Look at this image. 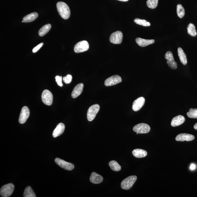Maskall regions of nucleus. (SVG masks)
Wrapping results in <instances>:
<instances>
[{
    "instance_id": "nucleus-28",
    "label": "nucleus",
    "mask_w": 197,
    "mask_h": 197,
    "mask_svg": "<svg viewBox=\"0 0 197 197\" xmlns=\"http://www.w3.org/2000/svg\"><path fill=\"white\" fill-rule=\"evenodd\" d=\"M134 22L139 25L146 26V27L150 26V23L144 19H136L134 20Z\"/></svg>"
},
{
    "instance_id": "nucleus-33",
    "label": "nucleus",
    "mask_w": 197,
    "mask_h": 197,
    "mask_svg": "<svg viewBox=\"0 0 197 197\" xmlns=\"http://www.w3.org/2000/svg\"><path fill=\"white\" fill-rule=\"evenodd\" d=\"M43 45V43H41L40 44H39L38 45L36 46L35 47H34L33 49V53H36L37 52L39 49H40L41 47H42V46Z\"/></svg>"
},
{
    "instance_id": "nucleus-18",
    "label": "nucleus",
    "mask_w": 197,
    "mask_h": 197,
    "mask_svg": "<svg viewBox=\"0 0 197 197\" xmlns=\"http://www.w3.org/2000/svg\"><path fill=\"white\" fill-rule=\"evenodd\" d=\"M185 121V118L184 116L181 115H179L173 118L171 123V125L172 127H176L183 124Z\"/></svg>"
},
{
    "instance_id": "nucleus-10",
    "label": "nucleus",
    "mask_w": 197,
    "mask_h": 197,
    "mask_svg": "<svg viewBox=\"0 0 197 197\" xmlns=\"http://www.w3.org/2000/svg\"><path fill=\"white\" fill-rule=\"evenodd\" d=\"M122 81V79L119 75L113 76L107 79L104 82V84L106 86H111L117 84Z\"/></svg>"
},
{
    "instance_id": "nucleus-14",
    "label": "nucleus",
    "mask_w": 197,
    "mask_h": 197,
    "mask_svg": "<svg viewBox=\"0 0 197 197\" xmlns=\"http://www.w3.org/2000/svg\"><path fill=\"white\" fill-rule=\"evenodd\" d=\"M195 139V136L193 135L187 133H181L178 134L176 137V140L177 141H190Z\"/></svg>"
},
{
    "instance_id": "nucleus-1",
    "label": "nucleus",
    "mask_w": 197,
    "mask_h": 197,
    "mask_svg": "<svg viewBox=\"0 0 197 197\" xmlns=\"http://www.w3.org/2000/svg\"><path fill=\"white\" fill-rule=\"evenodd\" d=\"M57 8L59 15L62 19H67L70 18V10L66 3L62 1H59L57 3Z\"/></svg>"
},
{
    "instance_id": "nucleus-27",
    "label": "nucleus",
    "mask_w": 197,
    "mask_h": 197,
    "mask_svg": "<svg viewBox=\"0 0 197 197\" xmlns=\"http://www.w3.org/2000/svg\"><path fill=\"white\" fill-rule=\"evenodd\" d=\"M177 13L179 17L181 19L185 15V10L181 4H178L177 6Z\"/></svg>"
},
{
    "instance_id": "nucleus-22",
    "label": "nucleus",
    "mask_w": 197,
    "mask_h": 197,
    "mask_svg": "<svg viewBox=\"0 0 197 197\" xmlns=\"http://www.w3.org/2000/svg\"><path fill=\"white\" fill-rule=\"evenodd\" d=\"M178 54L180 59L181 62L184 65H186L187 63V56L184 52L181 47H178Z\"/></svg>"
},
{
    "instance_id": "nucleus-34",
    "label": "nucleus",
    "mask_w": 197,
    "mask_h": 197,
    "mask_svg": "<svg viewBox=\"0 0 197 197\" xmlns=\"http://www.w3.org/2000/svg\"><path fill=\"white\" fill-rule=\"evenodd\" d=\"M195 168H196V165H195L194 164H193L190 165V170H195Z\"/></svg>"
},
{
    "instance_id": "nucleus-26",
    "label": "nucleus",
    "mask_w": 197,
    "mask_h": 197,
    "mask_svg": "<svg viewBox=\"0 0 197 197\" xmlns=\"http://www.w3.org/2000/svg\"><path fill=\"white\" fill-rule=\"evenodd\" d=\"M187 32L190 36L195 37L197 35V32L195 27L194 24L190 23L187 27Z\"/></svg>"
},
{
    "instance_id": "nucleus-12",
    "label": "nucleus",
    "mask_w": 197,
    "mask_h": 197,
    "mask_svg": "<svg viewBox=\"0 0 197 197\" xmlns=\"http://www.w3.org/2000/svg\"><path fill=\"white\" fill-rule=\"evenodd\" d=\"M30 116V111L29 108L26 106H24L21 110L20 114L19 122L20 124H24L26 122Z\"/></svg>"
},
{
    "instance_id": "nucleus-30",
    "label": "nucleus",
    "mask_w": 197,
    "mask_h": 197,
    "mask_svg": "<svg viewBox=\"0 0 197 197\" xmlns=\"http://www.w3.org/2000/svg\"><path fill=\"white\" fill-rule=\"evenodd\" d=\"M187 116L191 118H197V108H190L189 111L187 113Z\"/></svg>"
},
{
    "instance_id": "nucleus-9",
    "label": "nucleus",
    "mask_w": 197,
    "mask_h": 197,
    "mask_svg": "<svg viewBox=\"0 0 197 197\" xmlns=\"http://www.w3.org/2000/svg\"><path fill=\"white\" fill-rule=\"evenodd\" d=\"M55 162L59 166L65 170H72L74 168L75 166L73 164L65 161L58 158L55 159Z\"/></svg>"
},
{
    "instance_id": "nucleus-11",
    "label": "nucleus",
    "mask_w": 197,
    "mask_h": 197,
    "mask_svg": "<svg viewBox=\"0 0 197 197\" xmlns=\"http://www.w3.org/2000/svg\"><path fill=\"white\" fill-rule=\"evenodd\" d=\"M165 58L167 59V63L171 69L175 70L177 68V62L174 60L173 54L170 51L167 52L165 56Z\"/></svg>"
},
{
    "instance_id": "nucleus-7",
    "label": "nucleus",
    "mask_w": 197,
    "mask_h": 197,
    "mask_svg": "<svg viewBox=\"0 0 197 197\" xmlns=\"http://www.w3.org/2000/svg\"><path fill=\"white\" fill-rule=\"evenodd\" d=\"M42 100L44 104L50 106L52 104L53 96L52 93L48 90H44L42 94Z\"/></svg>"
},
{
    "instance_id": "nucleus-25",
    "label": "nucleus",
    "mask_w": 197,
    "mask_h": 197,
    "mask_svg": "<svg viewBox=\"0 0 197 197\" xmlns=\"http://www.w3.org/2000/svg\"><path fill=\"white\" fill-rule=\"evenodd\" d=\"M24 197H36V195L32 188L30 186L26 187L24 193Z\"/></svg>"
},
{
    "instance_id": "nucleus-36",
    "label": "nucleus",
    "mask_w": 197,
    "mask_h": 197,
    "mask_svg": "<svg viewBox=\"0 0 197 197\" xmlns=\"http://www.w3.org/2000/svg\"><path fill=\"white\" fill-rule=\"evenodd\" d=\"M118 1H127L129 0H118Z\"/></svg>"
},
{
    "instance_id": "nucleus-23",
    "label": "nucleus",
    "mask_w": 197,
    "mask_h": 197,
    "mask_svg": "<svg viewBox=\"0 0 197 197\" xmlns=\"http://www.w3.org/2000/svg\"><path fill=\"white\" fill-rule=\"evenodd\" d=\"M51 28V25L50 24H47L43 26L39 31V35L41 37L45 35L50 30Z\"/></svg>"
},
{
    "instance_id": "nucleus-21",
    "label": "nucleus",
    "mask_w": 197,
    "mask_h": 197,
    "mask_svg": "<svg viewBox=\"0 0 197 197\" xmlns=\"http://www.w3.org/2000/svg\"><path fill=\"white\" fill-rule=\"evenodd\" d=\"M132 153L135 157L138 158L145 157L147 155V151L142 149H134L133 150Z\"/></svg>"
},
{
    "instance_id": "nucleus-17",
    "label": "nucleus",
    "mask_w": 197,
    "mask_h": 197,
    "mask_svg": "<svg viewBox=\"0 0 197 197\" xmlns=\"http://www.w3.org/2000/svg\"><path fill=\"white\" fill-rule=\"evenodd\" d=\"M84 87V84L83 83H80L75 87L72 92L71 96L73 98L78 97L83 92Z\"/></svg>"
},
{
    "instance_id": "nucleus-3",
    "label": "nucleus",
    "mask_w": 197,
    "mask_h": 197,
    "mask_svg": "<svg viewBox=\"0 0 197 197\" xmlns=\"http://www.w3.org/2000/svg\"><path fill=\"white\" fill-rule=\"evenodd\" d=\"M14 185L12 183L7 184L1 187L0 190V194L3 197L10 196L14 191Z\"/></svg>"
},
{
    "instance_id": "nucleus-32",
    "label": "nucleus",
    "mask_w": 197,
    "mask_h": 197,
    "mask_svg": "<svg viewBox=\"0 0 197 197\" xmlns=\"http://www.w3.org/2000/svg\"><path fill=\"white\" fill-rule=\"evenodd\" d=\"M62 76H57L55 77L56 81L59 86L62 87L63 86V84L62 83Z\"/></svg>"
},
{
    "instance_id": "nucleus-15",
    "label": "nucleus",
    "mask_w": 197,
    "mask_h": 197,
    "mask_svg": "<svg viewBox=\"0 0 197 197\" xmlns=\"http://www.w3.org/2000/svg\"><path fill=\"white\" fill-rule=\"evenodd\" d=\"M136 41L138 45L142 47L154 44L155 42V41L153 39H146L140 38H137L136 39Z\"/></svg>"
},
{
    "instance_id": "nucleus-35",
    "label": "nucleus",
    "mask_w": 197,
    "mask_h": 197,
    "mask_svg": "<svg viewBox=\"0 0 197 197\" xmlns=\"http://www.w3.org/2000/svg\"><path fill=\"white\" fill-rule=\"evenodd\" d=\"M194 129L195 130H197V123L194 125Z\"/></svg>"
},
{
    "instance_id": "nucleus-20",
    "label": "nucleus",
    "mask_w": 197,
    "mask_h": 197,
    "mask_svg": "<svg viewBox=\"0 0 197 197\" xmlns=\"http://www.w3.org/2000/svg\"><path fill=\"white\" fill-rule=\"evenodd\" d=\"M38 17V14L34 12L31 13L23 18L22 22L28 23L33 22Z\"/></svg>"
},
{
    "instance_id": "nucleus-29",
    "label": "nucleus",
    "mask_w": 197,
    "mask_h": 197,
    "mask_svg": "<svg viewBox=\"0 0 197 197\" xmlns=\"http://www.w3.org/2000/svg\"><path fill=\"white\" fill-rule=\"evenodd\" d=\"M158 1V0H147V5L150 9H155L157 6Z\"/></svg>"
},
{
    "instance_id": "nucleus-8",
    "label": "nucleus",
    "mask_w": 197,
    "mask_h": 197,
    "mask_svg": "<svg viewBox=\"0 0 197 197\" xmlns=\"http://www.w3.org/2000/svg\"><path fill=\"white\" fill-rule=\"evenodd\" d=\"M123 35L121 31H116L113 33L110 38V41L114 44H120L122 41Z\"/></svg>"
},
{
    "instance_id": "nucleus-5",
    "label": "nucleus",
    "mask_w": 197,
    "mask_h": 197,
    "mask_svg": "<svg viewBox=\"0 0 197 197\" xmlns=\"http://www.w3.org/2000/svg\"><path fill=\"white\" fill-rule=\"evenodd\" d=\"M133 130L139 134H146L150 131V127L147 124L141 123L135 126L133 128Z\"/></svg>"
},
{
    "instance_id": "nucleus-4",
    "label": "nucleus",
    "mask_w": 197,
    "mask_h": 197,
    "mask_svg": "<svg viewBox=\"0 0 197 197\" xmlns=\"http://www.w3.org/2000/svg\"><path fill=\"white\" fill-rule=\"evenodd\" d=\"M100 110V106L98 104L92 105L89 108L87 113V118L89 121H93L96 117Z\"/></svg>"
},
{
    "instance_id": "nucleus-31",
    "label": "nucleus",
    "mask_w": 197,
    "mask_h": 197,
    "mask_svg": "<svg viewBox=\"0 0 197 197\" xmlns=\"http://www.w3.org/2000/svg\"><path fill=\"white\" fill-rule=\"evenodd\" d=\"M63 80L64 82L66 84L70 83H71L72 80V77L71 75H68L66 76L63 77Z\"/></svg>"
},
{
    "instance_id": "nucleus-24",
    "label": "nucleus",
    "mask_w": 197,
    "mask_h": 197,
    "mask_svg": "<svg viewBox=\"0 0 197 197\" xmlns=\"http://www.w3.org/2000/svg\"><path fill=\"white\" fill-rule=\"evenodd\" d=\"M109 165L111 167V170L114 171H119L121 170V167L118 163L117 162L115 161H111L109 163Z\"/></svg>"
},
{
    "instance_id": "nucleus-13",
    "label": "nucleus",
    "mask_w": 197,
    "mask_h": 197,
    "mask_svg": "<svg viewBox=\"0 0 197 197\" xmlns=\"http://www.w3.org/2000/svg\"><path fill=\"white\" fill-rule=\"evenodd\" d=\"M145 98L141 97L137 98L133 103L132 109L135 111H137L140 110L143 106L145 103Z\"/></svg>"
},
{
    "instance_id": "nucleus-2",
    "label": "nucleus",
    "mask_w": 197,
    "mask_h": 197,
    "mask_svg": "<svg viewBox=\"0 0 197 197\" xmlns=\"http://www.w3.org/2000/svg\"><path fill=\"white\" fill-rule=\"evenodd\" d=\"M137 179L136 176H131L124 179L121 183V188L124 190H129L132 187Z\"/></svg>"
},
{
    "instance_id": "nucleus-6",
    "label": "nucleus",
    "mask_w": 197,
    "mask_h": 197,
    "mask_svg": "<svg viewBox=\"0 0 197 197\" xmlns=\"http://www.w3.org/2000/svg\"><path fill=\"white\" fill-rule=\"evenodd\" d=\"M89 48V44L86 41H82L79 42L76 45L74 48L76 53H80L86 51Z\"/></svg>"
},
{
    "instance_id": "nucleus-16",
    "label": "nucleus",
    "mask_w": 197,
    "mask_h": 197,
    "mask_svg": "<svg viewBox=\"0 0 197 197\" xmlns=\"http://www.w3.org/2000/svg\"><path fill=\"white\" fill-rule=\"evenodd\" d=\"M65 129V125L62 123H60L57 125V127L54 130L53 133V136L54 138H56L60 136L63 133Z\"/></svg>"
},
{
    "instance_id": "nucleus-19",
    "label": "nucleus",
    "mask_w": 197,
    "mask_h": 197,
    "mask_svg": "<svg viewBox=\"0 0 197 197\" xmlns=\"http://www.w3.org/2000/svg\"><path fill=\"white\" fill-rule=\"evenodd\" d=\"M103 178L101 175L93 172L91 173L90 177V181L92 183L95 184H100L102 182Z\"/></svg>"
}]
</instances>
